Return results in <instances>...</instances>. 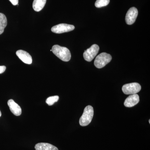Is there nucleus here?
Masks as SVG:
<instances>
[{"mask_svg": "<svg viewBox=\"0 0 150 150\" xmlns=\"http://www.w3.org/2000/svg\"><path fill=\"white\" fill-rule=\"evenodd\" d=\"M52 51L57 57L64 62H69L71 59V52L66 47L54 45L52 47Z\"/></svg>", "mask_w": 150, "mask_h": 150, "instance_id": "f257e3e1", "label": "nucleus"}, {"mask_svg": "<svg viewBox=\"0 0 150 150\" xmlns=\"http://www.w3.org/2000/svg\"><path fill=\"white\" fill-rule=\"evenodd\" d=\"M93 108L91 105H88L85 108L83 113L79 120L81 126H86L90 123L93 116Z\"/></svg>", "mask_w": 150, "mask_h": 150, "instance_id": "f03ea898", "label": "nucleus"}, {"mask_svg": "<svg viewBox=\"0 0 150 150\" xmlns=\"http://www.w3.org/2000/svg\"><path fill=\"white\" fill-rule=\"evenodd\" d=\"M112 60V56L106 53H102L96 56L94 61V65L98 69L104 67Z\"/></svg>", "mask_w": 150, "mask_h": 150, "instance_id": "7ed1b4c3", "label": "nucleus"}, {"mask_svg": "<svg viewBox=\"0 0 150 150\" xmlns=\"http://www.w3.org/2000/svg\"><path fill=\"white\" fill-rule=\"evenodd\" d=\"M141 86L137 83L126 84L122 87V91L126 95L137 94L141 91Z\"/></svg>", "mask_w": 150, "mask_h": 150, "instance_id": "20e7f679", "label": "nucleus"}, {"mask_svg": "<svg viewBox=\"0 0 150 150\" xmlns=\"http://www.w3.org/2000/svg\"><path fill=\"white\" fill-rule=\"evenodd\" d=\"M99 50V47L98 45L93 44L90 48L85 51L83 53L84 59L87 62H91L96 56Z\"/></svg>", "mask_w": 150, "mask_h": 150, "instance_id": "39448f33", "label": "nucleus"}, {"mask_svg": "<svg viewBox=\"0 0 150 150\" xmlns=\"http://www.w3.org/2000/svg\"><path fill=\"white\" fill-rule=\"evenodd\" d=\"M75 27L72 25L61 23L53 26L51 28V31L56 33H62L70 32L74 29Z\"/></svg>", "mask_w": 150, "mask_h": 150, "instance_id": "423d86ee", "label": "nucleus"}, {"mask_svg": "<svg viewBox=\"0 0 150 150\" xmlns=\"http://www.w3.org/2000/svg\"><path fill=\"white\" fill-rule=\"evenodd\" d=\"M138 15V11L135 7H132L128 11L126 14V21L128 25H132L136 21Z\"/></svg>", "mask_w": 150, "mask_h": 150, "instance_id": "0eeeda50", "label": "nucleus"}, {"mask_svg": "<svg viewBox=\"0 0 150 150\" xmlns=\"http://www.w3.org/2000/svg\"><path fill=\"white\" fill-rule=\"evenodd\" d=\"M16 55L25 64H30L32 63V58L29 53L23 50L16 51Z\"/></svg>", "mask_w": 150, "mask_h": 150, "instance_id": "6e6552de", "label": "nucleus"}, {"mask_svg": "<svg viewBox=\"0 0 150 150\" xmlns=\"http://www.w3.org/2000/svg\"><path fill=\"white\" fill-rule=\"evenodd\" d=\"M139 102V96L137 94L131 95L126 98L124 105L126 107H132L135 106Z\"/></svg>", "mask_w": 150, "mask_h": 150, "instance_id": "1a4fd4ad", "label": "nucleus"}, {"mask_svg": "<svg viewBox=\"0 0 150 150\" xmlns=\"http://www.w3.org/2000/svg\"><path fill=\"white\" fill-rule=\"evenodd\" d=\"M8 105L11 112L16 116H19L21 114V108L17 103L15 102L13 99L9 100L8 101Z\"/></svg>", "mask_w": 150, "mask_h": 150, "instance_id": "9d476101", "label": "nucleus"}, {"mask_svg": "<svg viewBox=\"0 0 150 150\" xmlns=\"http://www.w3.org/2000/svg\"><path fill=\"white\" fill-rule=\"evenodd\" d=\"M36 150H59L58 148L54 145L46 143H40L35 145Z\"/></svg>", "mask_w": 150, "mask_h": 150, "instance_id": "9b49d317", "label": "nucleus"}, {"mask_svg": "<svg viewBox=\"0 0 150 150\" xmlns=\"http://www.w3.org/2000/svg\"><path fill=\"white\" fill-rule=\"evenodd\" d=\"M46 0H34L33 3V8L35 11H41L46 4Z\"/></svg>", "mask_w": 150, "mask_h": 150, "instance_id": "f8f14e48", "label": "nucleus"}, {"mask_svg": "<svg viewBox=\"0 0 150 150\" xmlns=\"http://www.w3.org/2000/svg\"><path fill=\"white\" fill-rule=\"evenodd\" d=\"M7 25V20L4 14L0 13V35L4 32L5 28Z\"/></svg>", "mask_w": 150, "mask_h": 150, "instance_id": "ddd939ff", "label": "nucleus"}, {"mask_svg": "<svg viewBox=\"0 0 150 150\" xmlns=\"http://www.w3.org/2000/svg\"><path fill=\"white\" fill-rule=\"evenodd\" d=\"M110 2V0H97L95 4L97 8H101L107 6Z\"/></svg>", "mask_w": 150, "mask_h": 150, "instance_id": "4468645a", "label": "nucleus"}, {"mask_svg": "<svg viewBox=\"0 0 150 150\" xmlns=\"http://www.w3.org/2000/svg\"><path fill=\"white\" fill-rule=\"evenodd\" d=\"M59 97L58 96L49 97L46 100V103L48 105H52L55 103L59 100Z\"/></svg>", "mask_w": 150, "mask_h": 150, "instance_id": "2eb2a0df", "label": "nucleus"}, {"mask_svg": "<svg viewBox=\"0 0 150 150\" xmlns=\"http://www.w3.org/2000/svg\"><path fill=\"white\" fill-rule=\"evenodd\" d=\"M6 70V67L4 66H0V74L4 72Z\"/></svg>", "mask_w": 150, "mask_h": 150, "instance_id": "dca6fc26", "label": "nucleus"}, {"mask_svg": "<svg viewBox=\"0 0 150 150\" xmlns=\"http://www.w3.org/2000/svg\"><path fill=\"white\" fill-rule=\"evenodd\" d=\"M9 1L14 6H16L17 5H18V0H9Z\"/></svg>", "mask_w": 150, "mask_h": 150, "instance_id": "f3484780", "label": "nucleus"}, {"mask_svg": "<svg viewBox=\"0 0 150 150\" xmlns=\"http://www.w3.org/2000/svg\"><path fill=\"white\" fill-rule=\"evenodd\" d=\"M1 116V110H0V117Z\"/></svg>", "mask_w": 150, "mask_h": 150, "instance_id": "a211bd4d", "label": "nucleus"}, {"mask_svg": "<svg viewBox=\"0 0 150 150\" xmlns=\"http://www.w3.org/2000/svg\"><path fill=\"white\" fill-rule=\"evenodd\" d=\"M149 123H150V120H149Z\"/></svg>", "mask_w": 150, "mask_h": 150, "instance_id": "6ab92c4d", "label": "nucleus"}]
</instances>
